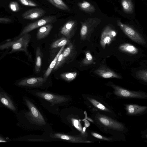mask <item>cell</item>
Here are the masks:
<instances>
[{
  "mask_svg": "<svg viewBox=\"0 0 147 147\" xmlns=\"http://www.w3.org/2000/svg\"><path fill=\"white\" fill-rule=\"evenodd\" d=\"M117 25L130 38L136 42L145 45L146 42L143 37L131 26L122 23L119 20H117Z\"/></svg>",
  "mask_w": 147,
  "mask_h": 147,
  "instance_id": "52a82bcc",
  "label": "cell"
},
{
  "mask_svg": "<svg viewBox=\"0 0 147 147\" xmlns=\"http://www.w3.org/2000/svg\"><path fill=\"white\" fill-rule=\"evenodd\" d=\"M87 98L90 102L99 110L105 112H111V111L108 108L96 99L90 97H87Z\"/></svg>",
  "mask_w": 147,
  "mask_h": 147,
  "instance_id": "603a6c76",
  "label": "cell"
},
{
  "mask_svg": "<svg viewBox=\"0 0 147 147\" xmlns=\"http://www.w3.org/2000/svg\"><path fill=\"white\" fill-rule=\"evenodd\" d=\"M107 84L113 88L114 94L118 96L129 98H147V94L144 92L127 90L115 85L111 82H108Z\"/></svg>",
  "mask_w": 147,
  "mask_h": 147,
  "instance_id": "7a4b0ae2",
  "label": "cell"
},
{
  "mask_svg": "<svg viewBox=\"0 0 147 147\" xmlns=\"http://www.w3.org/2000/svg\"><path fill=\"white\" fill-rule=\"evenodd\" d=\"M94 73L98 76L105 78H122L120 75L104 64L101 65L94 71Z\"/></svg>",
  "mask_w": 147,
  "mask_h": 147,
  "instance_id": "7c38bea8",
  "label": "cell"
},
{
  "mask_svg": "<svg viewBox=\"0 0 147 147\" xmlns=\"http://www.w3.org/2000/svg\"><path fill=\"white\" fill-rule=\"evenodd\" d=\"M43 53L39 47H37L36 51V56L34 69L35 73H39L41 69Z\"/></svg>",
  "mask_w": 147,
  "mask_h": 147,
  "instance_id": "d6986e66",
  "label": "cell"
},
{
  "mask_svg": "<svg viewBox=\"0 0 147 147\" xmlns=\"http://www.w3.org/2000/svg\"><path fill=\"white\" fill-rule=\"evenodd\" d=\"M80 9L87 13H92L95 11V7L89 2L86 1L80 2L78 3Z\"/></svg>",
  "mask_w": 147,
  "mask_h": 147,
  "instance_id": "cb8c5ba5",
  "label": "cell"
},
{
  "mask_svg": "<svg viewBox=\"0 0 147 147\" xmlns=\"http://www.w3.org/2000/svg\"><path fill=\"white\" fill-rule=\"evenodd\" d=\"M56 7L62 10L67 11L70 10L68 6L62 0H47Z\"/></svg>",
  "mask_w": 147,
  "mask_h": 147,
  "instance_id": "484cf974",
  "label": "cell"
},
{
  "mask_svg": "<svg viewBox=\"0 0 147 147\" xmlns=\"http://www.w3.org/2000/svg\"><path fill=\"white\" fill-rule=\"evenodd\" d=\"M34 94L36 96L49 102L52 105L65 103L69 100L67 96L43 91H37L34 92Z\"/></svg>",
  "mask_w": 147,
  "mask_h": 147,
  "instance_id": "5b68a950",
  "label": "cell"
},
{
  "mask_svg": "<svg viewBox=\"0 0 147 147\" xmlns=\"http://www.w3.org/2000/svg\"><path fill=\"white\" fill-rule=\"evenodd\" d=\"M70 39L65 37L61 38L54 42L51 45L50 48L53 49L68 45L70 42Z\"/></svg>",
  "mask_w": 147,
  "mask_h": 147,
  "instance_id": "7402d4cb",
  "label": "cell"
},
{
  "mask_svg": "<svg viewBox=\"0 0 147 147\" xmlns=\"http://www.w3.org/2000/svg\"><path fill=\"white\" fill-rule=\"evenodd\" d=\"M57 20V17L48 16L27 25L20 33L19 36L28 33L32 30L47 24L54 23Z\"/></svg>",
  "mask_w": 147,
  "mask_h": 147,
  "instance_id": "8992f818",
  "label": "cell"
},
{
  "mask_svg": "<svg viewBox=\"0 0 147 147\" xmlns=\"http://www.w3.org/2000/svg\"><path fill=\"white\" fill-rule=\"evenodd\" d=\"M62 51L65 63L68 64L73 61L76 56L77 51L74 42H70Z\"/></svg>",
  "mask_w": 147,
  "mask_h": 147,
  "instance_id": "4fadbf2b",
  "label": "cell"
},
{
  "mask_svg": "<svg viewBox=\"0 0 147 147\" xmlns=\"http://www.w3.org/2000/svg\"><path fill=\"white\" fill-rule=\"evenodd\" d=\"M116 32L109 26H106L103 29L101 34L100 43L103 49L107 45L110 44L115 38Z\"/></svg>",
  "mask_w": 147,
  "mask_h": 147,
  "instance_id": "30bf717a",
  "label": "cell"
},
{
  "mask_svg": "<svg viewBox=\"0 0 147 147\" xmlns=\"http://www.w3.org/2000/svg\"><path fill=\"white\" fill-rule=\"evenodd\" d=\"M91 134L94 137L100 139H101L106 141L111 140V138H108L96 133L92 132Z\"/></svg>",
  "mask_w": 147,
  "mask_h": 147,
  "instance_id": "d6a6232c",
  "label": "cell"
},
{
  "mask_svg": "<svg viewBox=\"0 0 147 147\" xmlns=\"http://www.w3.org/2000/svg\"><path fill=\"white\" fill-rule=\"evenodd\" d=\"M95 118L99 124L106 129L122 131L125 128V126L122 123L106 115L98 113L96 115Z\"/></svg>",
  "mask_w": 147,
  "mask_h": 147,
  "instance_id": "277c9868",
  "label": "cell"
},
{
  "mask_svg": "<svg viewBox=\"0 0 147 147\" xmlns=\"http://www.w3.org/2000/svg\"><path fill=\"white\" fill-rule=\"evenodd\" d=\"M77 24L76 20H68L62 27L60 33L67 38H71L75 34Z\"/></svg>",
  "mask_w": 147,
  "mask_h": 147,
  "instance_id": "8fae6325",
  "label": "cell"
},
{
  "mask_svg": "<svg viewBox=\"0 0 147 147\" xmlns=\"http://www.w3.org/2000/svg\"><path fill=\"white\" fill-rule=\"evenodd\" d=\"M53 27V25L51 24H47L40 27L37 33V39L40 40L45 38L49 34Z\"/></svg>",
  "mask_w": 147,
  "mask_h": 147,
  "instance_id": "e0dca14e",
  "label": "cell"
},
{
  "mask_svg": "<svg viewBox=\"0 0 147 147\" xmlns=\"http://www.w3.org/2000/svg\"><path fill=\"white\" fill-rule=\"evenodd\" d=\"M119 49L122 52L132 54H136L138 52V49L136 47L128 43L122 44L119 46Z\"/></svg>",
  "mask_w": 147,
  "mask_h": 147,
  "instance_id": "ffe728a7",
  "label": "cell"
},
{
  "mask_svg": "<svg viewBox=\"0 0 147 147\" xmlns=\"http://www.w3.org/2000/svg\"><path fill=\"white\" fill-rule=\"evenodd\" d=\"M0 101L5 107L15 111L16 108L10 98L5 92L0 91Z\"/></svg>",
  "mask_w": 147,
  "mask_h": 147,
  "instance_id": "ac0fdd59",
  "label": "cell"
},
{
  "mask_svg": "<svg viewBox=\"0 0 147 147\" xmlns=\"http://www.w3.org/2000/svg\"><path fill=\"white\" fill-rule=\"evenodd\" d=\"M65 46L61 47L59 51L55 57L50 64L47 70L44 74L43 77L46 78H48L49 76L52 71L56 63L57 59L60 54L62 52L65 48Z\"/></svg>",
  "mask_w": 147,
  "mask_h": 147,
  "instance_id": "44dd1931",
  "label": "cell"
},
{
  "mask_svg": "<svg viewBox=\"0 0 147 147\" xmlns=\"http://www.w3.org/2000/svg\"><path fill=\"white\" fill-rule=\"evenodd\" d=\"M77 75L76 72H66L60 75V77L65 81L68 82L74 80Z\"/></svg>",
  "mask_w": 147,
  "mask_h": 147,
  "instance_id": "4316f807",
  "label": "cell"
},
{
  "mask_svg": "<svg viewBox=\"0 0 147 147\" xmlns=\"http://www.w3.org/2000/svg\"><path fill=\"white\" fill-rule=\"evenodd\" d=\"M12 20L7 18L0 17V23H7L11 21Z\"/></svg>",
  "mask_w": 147,
  "mask_h": 147,
  "instance_id": "836d02e7",
  "label": "cell"
},
{
  "mask_svg": "<svg viewBox=\"0 0 147 147\" xmlns=\"http://www.w3.org/2000/svg\"><path fill=\"white\" fill-rule=\"evenodd\" d=\"M125 109L127 115H136L144 113L147 110V107L136 104H128L126 105Z\"/></svg>",
  "mask_w": 147,
  "mask_h": 147,
  "instance_id": "2e32d148",
  "label": "cell"
},
{
  "mask_svg": "<svg viewBox=\"0 0 147 147\" xmlns=\"http://www.w3.org/2000/svg\"><path fill=\"white\" fill-rule=\"evenodd\" d=\"M85 58L80 62L82 66H87L92 64L93 61V57L89 51H85Z\"/></svg>",
  "mask_w": 147,
  "mask_h": 147,
  "instance_id": "83f0119b",
  "label": "cell"
},
{
  "mask_svg": "<svg viewBox=\"0 0 147 147\" xmlns=\"http://www.w3.org/2000/svg\"><path fill=\"white\" fill-rule=\"evenodd\" d=\"M6 141L5 140H0V142H6Z\"/></svg>",
  "mask_w": 147,
  "mask_h": 147,
  "instance_id": "d590c367",
  "label": "cell"
},
{
  "mask_svg": "<svg viewBox=\"0 0 147 147\" xmlns=\"http://www.w3.org/2000/svg\"><path fill=\"white\" fill-rule=\"evenodd\" d=\"M136 76L138 78L147 82V70L146 69L140 70L136 73Z\"/></svg>",
  "mask_w": 147,
  "mask_h": 147,
  "instance_id": "f546056e",
  "label": "cell"
},
{
  "mask_svg": "<svg viewBox=\"0 0 147 147\" xmlns=\"http://www.w3.org/2000/svg\"><path fill=\"white\" fill-rule=\"evenodd\" d=\"M47 80V78L44 77L28 78L21 80L17 85L22 86L40 88L44 85Z\"/></svg>",
  "mask_w": 147,
  "mask_h": 147,
  "instance_id": "9c48e42d",
  "label": "cell"
},
{
  "mask_svg": "<svg viewBox=\"0 0 147 147\" xmlns=\"http://www.w3.org/2000/svg\"><path fill=\"white\" fill-rule=\"evenodd\" d=\"M9 7L10 9L14 12H18L20 9L19 4L15 1L11 2L9 5Z\"/></svg>",
  "mask_w": 147,
  "mask_h": 147,
  "instance_id": "4dcf8cb0",
  "label": "cell"
},
{
  "mask_svg": "<svg viewBox=\"0 0 147 147\" xmlns=\"http://www.w3.org/2000/svg\"><path fill=\"white\" fill-rule=\"evenodd\" d=\"M100 22V19L96 18H88L84 22H81L80 36L81 40L89 41L92 34Z\"/></svg>",
  "mask_w": 147,
  "mask_h": 147,
  "instance_id": "3957f363",
  "label": "cell"
},
{
  "mask_svg": "<svg viewBox=\"0 0 147 147\" xmlns=\"http://www.w3.org/2000/svg\"><path fill=\"white\" fill-rule=\"evenodd\" d=\"M22 4L27 6L37 7L38 5L35 2L31 0H18Z\"/></svg>",
  "mask_w": 147,
  "mask_h": 147,
  "instance_id": "1f68e13d",
  "label": "cell"
},
{
  "mask_svg": "<svg viewBox=\"0 0 147 147\" xmlns=\"http://www.w3.org/2000/svg\"><path fill=\"white\" fill-rule=\"evenodd\" d=\"M65 64V63L63 57V52H62L59 55L55 65L52 71L54 72L56 71L60 68L63 66Z\"/></svg>",
  "mask_w": 147,
  "mask_h": 147,
  "instance_id": "f1b7e54d",
  "label": "cell"
},
{
  "mask_svg": "<svg viewBox=\"0 0 147 147\" xmlns=\"http://www.w3.org/2000/svg\"><path fill=\"white\" fill-rule=\"evenodd\" d=\"M25 102L30 111L29 115L31 120L38 125L45 124L46 122L43 117L34 104L27 99H25Z\"/></svg>",
  "mask_w": 147,
  "mask_h": 147,
  "instance_id": "ba28073f",
  "label": "cell"
},
{
  "mask_svg": "<svg viewBox=\"0 0 147 147\" xmlns=\"http://www.w3.org/2000/svg\"><path fill=\"white\" fill-rule=\"evenodd\" d=\"M50 136L53 138L61 139L72 142L88 143L90 142L89 141L85 140L80 137L71 136L59 133L52 134H51Z\"/></svg>",
  "mask_w": 147,
  "mask_h": 147,
  "instance_id": "9a60e30c",
  "label": "cell"
},
{
  "mask_svg": "<svg viewBox=\"0 0 147 147\" xmlns=\"http://www.w3.org/2000/svg\"><path fill=\"white\" fill-rule=\"evenodd\" d=\"M121 4L124 12L129 13H133L134 7L131 0H121Z\"/></svg>",
  "mask_w": 147,
  "mask_h": 147,
  "instance_id": "d4e9b609",
  "label": "cell"
},
{
  "mask_svg": "<svg viewBox=\"0 0 147 147\" xmlns=\"http://www.w3.org/2000/svg\"><path fill=\"white\" fill-rule=\"evenodd\" d=\"M0 140H5V139L0 136Z\"/></svg>",
  "mask_w": 147,
  "mask_h": 147,
  "instance_id": "e575fe53",
  "label": "cell"
},
{
  "mask_svg": "<svg viewBox=\"0 0 147 147\" xmlns=\"http://www.w3.org/2000/svg\"><path fill=\"white\" fill-rule=\"evenodd\" d=\"M46 11L41 8L36 7L29 9L22 15L25 19L33 20L40 18L46 13Z\"/></svg>",
  "mask_w": 147,
  "mask_h": 147,
  "instance_id": "5bb4252c",
  "label": "cell"
},
{
  "mask_svg": "<svg viewBox=\"0 0 147 147\" xmlns=\"http://www.w3.org/2000/svg\"><path fill=\"white\" fill-rule=\"evenodd\" d=\"M31 38V35L28 33L18 36L16 39L6 42L0 45V50L10 49L11 50L9 53L10 54L23 51L25 53L29 58H31V56L27 50Z\"/></svg>",
  "mask_w": 147,
  "mask_h": 147,
  "instance_id": "6da1fadb",
  "label": "cell"
}]
</instances>
